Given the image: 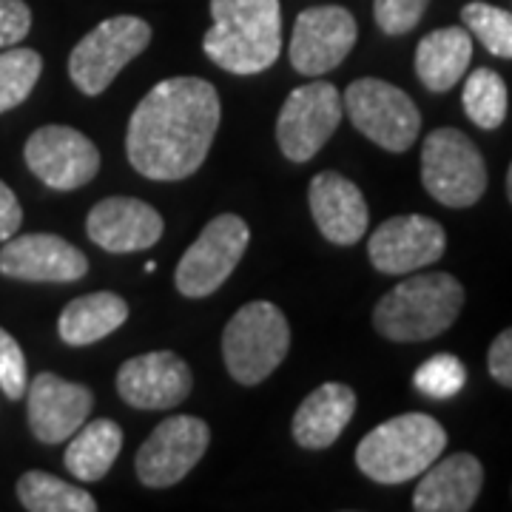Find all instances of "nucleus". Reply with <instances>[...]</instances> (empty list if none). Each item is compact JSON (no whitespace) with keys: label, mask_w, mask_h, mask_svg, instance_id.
Returning <instances> with one entry per match:
<instances>
[{"label":"nucleus","mask_w":512,"mask_h":512,"mask_svg":"<svg viewBox=\"0 0 512 512\" xmlns=\"http://www.w3.org/2000/svg\"><path fill=\"white\" fill-rule=\"evenodd\" d=\"M461 103L467 117L484 131H495L507 120V109H510V94H507V83L504 77L493 69H476L467 74L464 83V94Z\"/></svg>","instance_id":"a878e982"},{"label":"nucleus","mask_w":512,"mask_h":512,"mask_svg":"<svg viewBox=\"0 0 512 512\" xmlns=\"http://www.w3.org/2000/svg\"><path fill=\"white\" fill-rule=\"evenodd\" d=\"M20 225H23V208H20L15 191L0 180V242L15 237Z\"/></svg>","instance_id":"72a5a7b5"},{"label":"nucleus","mask_w":512,"mask_h":512,"mask_svg":"<svg viewBox=\"0 0 512 512\" xmlns=\"http://www.w3.org/2000/svg\"><path fill=\"white\" fill-rule=\"evenodd\" d=\"M342 106L348 111L350 123L384 151L402 154L419 137L421 114L416 103L407 97V92L387 80H353L348 92L342 94Z\"/></svg>","instance_id":"6e6552de"},{"label":"nucleus","mask_w":512,"mask_h":512,"mask_svg":"<svg viewBox=\"0 0 512 512\" xmlns=\"http://www.w3.org/2000/svg\"><path fill=\"white\" fill-rule=\"evenodd\" d=\"M421 183L447 208H470L487 191V165L458 128H436L421 146Z\"/></svg>","instance_id":"423d86ee"},{"label":"nucleus","mask_w":512,"mask_h":512,"mask_svg":"<svg viewBox=\"0 0 512 512\" xmlns=\"http://www.w3.org/2000/svg\"><path fill=\"white\" fill-rule=\"evenodd\" d=\"M163 217L154 205L134 197H106L94 205L86 220V234L109 254L148 251L163 237Z\"/></svg>","instance_id":"a211bd4d"},{"label":"nucleus","mask_w":512,"mask_h":512,"mask_svg":"<svg viewBox=\"0 0 512 512\" xmlns=\"http://www.w3.org/2000/svg\"><path fill=\"white\" fill-rule=\"evenodd\" d=\"M461 23L490 55L512 60V12L476 0L461 9Z\"/></svg>","instance_id":"cd10ccee"},{"label":"nucleus","mask_w":512,"mask_h":512,"mask_svg":"<svg viewBox=\"0 0 512 512\" xmlns=\"http://www.w3.org/2000/svg\"><path fill=\"white\" fill-rule=\"evenodd\" d=\"M487 367H490V376L495 382L512 387V328L495 336L490 353H487Z\"/></svg>","instance_id":"473e14b6"},{"label":"nucleus","mask_w":512,"mask_h":512,"mask_svg":"<svg viewBox=\"0 0 512 512\" xmlns=\"http://www.w3.org/2000/svg\"><path fill=\"white\" fill-rule=\"evenodd\" d=\"M128 319V305L123 296L111 291L86 293L72 299L60 319H57V333L66 345L72 348H86L100 339L120 330Z\"/></svg>","instance_id":"5701e85b"},{"label":"nucleus","mask_w":512,"mask_h":512,"mask_svg":"<svg viewBox=\"0 0 512 512\" xmlns=\"http://www.w3.org/2000/svg\"><path fill=\"white\" fill-rule=\"evenodd\" d=\"M23 160L37 180L55 191H74L92 183L100 171V151L72 126H43L26 140Z\"/></svg>","instance_id":"f8f14e48"},{"label":"nucleus","mask_w":512,"mask_h":512,"mask_svg":"<svg viewBox=\"0 0 512 512\" xmlns=\"http://www.w3.org/2000/svg\"><path fill=\"white\" fill-rule=\"evenodd\" d=\"M311 200V214L319 234L333 242V245H356L367 234V211L365 194L359 185L350 183L348 177L336 171H322L311 180L308 188Z\"/></svg>","instance_id":"6ab92c4d"},{"label":"nucleus","mask_w":512,"mask_h":512,"mask_svg":"<svg viewBox=\"0 0 512 512\" xmlns=\"http://www.w3.org/2000/svg\"><path fill=\"white\" fill-rule=\"evenodd\" d=\"M89 274L86 254L57 234H15L0 248V276L20 282H77Z\"/></svg>","instance_id":"dca6fc26"},{"label":"nucleus","mask_w":512,"mask_h":512,"mask_svg":"<svg viewBox=\"0 0 512 512\" xmlns=\"http://www.w3.org/2000/svg\"><path fill=\"white\" fill-rule=\"evenodd\" d=\"M220 114V94L202 77L157 83L128 120V163L154 183L191 177L211 151Z\"/></svg>","instance_id":"f257e3e1"},{"label":"nucleus","mask_w":512,"mask_h":512,"mask_svg":"<svg viewBox=\"0 0 512 512\" xmlns=\"http://www.w3.org/2000/svg\"><path fill=\"white\" fill-rule=\"evenodd\" d=\"M18 498L23 510L29 512H94L97 501L92 493L74 487L63 478L29 470L18 478Z\"/></svg>","instance_id":"393cba45"},{"label":"nucleus","mask_w":512,"mask_h":512,"mask_svg":"<svg viewBox=\"0 0 512 512\" xmlns=\"http://www.w3.org/2000/svg\"><path fill=\"white\" fill-rule=\"evenodd\" d=\"M356 37L359 26L345 6H311L293 23L291 66L305 77L333 72L353 52Z\"/></svg>","instance_id":"ddd939ff"},{"label":"nucleus","mask_w":512,"mask_h":512,"mask_svg":"<svg viewBox=\"0 0 512 512\" xmlns=\"http://www.w3.org/2000/svg\"><path fill=\"white\" fill-rule=\"evenodd\" d=\"M447 248V234L439 222L421 214H404L384 220L367 242L370 265L379 274H413L436 265Z\"/></svg>","instance_id":"4468645a"},{"label":"nucleus","mask_w":512,"mask_h":512,"mask_svg":"<svg viewBox=\"0 0 512 512\" xmlns=\"http://www.w3.org/2000/svg\"><path fill=\"white\" fill-rule=\"evenodd\" d=\"M26 402L35 439L43 444H60L72 439L86 424L94 396L86 384L66 382L57 373H37L26 387Z\"/></svg>","instance_id":"f3484780"},{"label":"nucleus","mask_w":512,"mask_h":512,"mask_svg":"<svg viewBox=\"0 0 512 512\" xmlns=\"http://www.w3.org/2000/svg\"><path fill=\"white\" fill-rule=\"evenodd\" d=\"M248 242H251V228L242 217L237 214L214 217L180 259L174 271L177 291L188 299H205L220 291L225 279L234 274Z\"/></svg>","instance_id":"1a4fd4ad"},{"label":"nucleus","mask_w":512,"mask_h":512,"mask_svg":"<svg viewBox=\"0 0 512 512\" xmlns=\"http://www.w3.org/2000/svg\"><path fill=\"white\" fill-rule=\"evenodd\" d=\"M507 197H510L512 202V165H510V171H507Z\"/></svg>","instance_id":"f704fd0d"},{"label":"nucleus","mask_w":512,"mask_h":512,"mask_svg":"<svg viewBox=\"0 0 512 512\" xmlns=\"http://www.w3.org/2000/svg\"><path fill=\"white\" fill-rule=\"evenodd\" d=\"M342 92L333 83H308L288 94L276 117V143L291 163L313 160L342 123Z\"/></svg>","instance_id":"9d476101"},{"label":"nucleus","mask_w":512,"mask_h":512,"mask_svg":"<svg viewBox=\"0 0 512 512\" xmlns=\"http://www.w3.org/2000/svg\"><path fill=\"white\" fill-rule=\"evenodd\" d=\"M447 447V433L427 413H404L370 430L356 447V467L376 484L419 478Z\"/></svg>","instance_id":"20e7f679"},{"label":"nucleus","mask_w":512,"mask_h":512,"mask_svg":"<svg viewBox=\"0 0 512 512\" xmlns=\"http://www.w3.org/2000/svg\"><path fill=\"white\" fill-rule=\"evenodd\" d=\"M356 413V393L348 384L325 382L293 413V439L305 450H328Z\"/></svg>","instance_id":"412c9836"},{"label":"nucleus","mask_w":512,"mask_h":512,"mask_svg":"<svg viewBox=\"0 0 512 512\" xmlns=\"http://www.w3.org/2000/svg\"><path fill=\"white\" fill-rule=\"evenodd\" d=\"M194 387L191 367L171 350L134 356L117 370V393L134 410H171Z\"/></svg>","instance_id":"2eb2a0df"},{"label":"nucleus","mask_w":512,"mask_h":512,"mask_svg":"<svg viewBox=\"0 0 512 512\" xmlns=\"http://www.w3.org/2000/svg\"><path fill=\"white\" fill-rule=\"evenodd\" d=\"M430 0H373V18L384 35L399 37L413 32L427 12Z\"/></svg>","instance_id":"c756f323"},{"label":"nucleus","mask_w":512,"mask_h":512,"mask_svg":"<svg viewBox=\"0 0 512 512\" xmlns=\"http://www.w3.org/2000/svg\"><path fill=\"white\" fill-rule=\"evenodd\" d=\"M211 444L208 424L197 416H168L143 441L134 456L137 478L151 490H165L180 484L205 456Z\"/></svg>","instance_id":"9b49d317"},{"label":"nucleus","mask_w":512,"mask_h":512,"mask_svg":"<svg viewBox=\"0 0 512 512\" xmlns=\"http://www.w3.org/2000/svg\"><path fill=\"white\" fill-rule=\"evenodd\" d=\"M43 72V57L35 49L9 46L0 52V114L18 109L35 92Z\"/></svg>","instance_id":"bb28decb"},{"label":"nucleus","mask_w":512,"mask_h":512,"mask_svg":"<svg viewBox=\"0 0 512 512\" xmlns=\"http://www.w3.org/2000/svg\"><path fill=\"white\" fill-rule=\"evenodd\" d=\"M464 308V288L453 274H416L379 299L373 328L390 342H427L450 328Z\"/></svg>","instance_id":"7ed1b4c3"},{"label":"nucleus","mask_w":512,"mask_h":512,"mask_svg":"<svg viewBox=\"0 0 512 512\" xmlns=\"http://www.w3.org/2000/svg\"><path fill=\"white\" fill-rule=\"evenodd\" d=\"M291 328L274 302L256 299L242 305L222 333V359L231 379L245 387L265 382L285 362Z\"/></svg>","instance_id":"39448f33"},{"label":"nucleus","mask_w":512,"mask_h":512,"mask_svg":"<svg viewBox=\"0 0 512 512\" xmlns=\"http://www.w3.org/2000/svg\"><path fill=\"white\" fill-rule=\"evenodd\" d=\"M473 35L464 26H447L421 37L416 46V74L427 92H450L470 69Z\"/></svg>","instance_id":"4be33fe9"},{"label":"nucleus","mask_w":512,"mask_h":512,"mask_svg":"<svg viewBox=\"0 0 512 512\" xmlns=\"http://www.w3.org/2000/svg\"><path fill=\"white\" fill-rule=\"evenodd\" d=\"M214 26L202 37V52L231 74H262L282 52L279 0H211Z\"/></svg>","instance_id":"f03ea898"},{"label":"nucleus","mask_w":512,"mask_h":512,"mask_svg":"<svg viewBox=\"0 0 512 512\" xmlns=\"http://www.w3.org/2000/svg\"><path fill=\"white\" fill-rule=\"evenodd\" d=\"M467 382V370L461 365V359L453 353H439L430 356L424 365L413 373V384L421 396L427 399H453L456 393H461V387Z\"/></svg>","instance_id":"c85d7f7f"},{"label":"nucleus","mask_w":512,"mask_h":512,"mask_svg":"<svg viewBox=\"0 0 512 512\" xmlns=\"http://www.w3.org/2000/svg\"><path fill=\"white\" fill-rule=\"evenodd\" d=\"M32 32V9L23 0H0V46H18Z\"/></svg>","instance_id":"2f4dec72"},{"label":"nucleus","mask_w":512,"mask_h":512,"mask_svg":"<svg viewBox=\"0 0 512 512\" xmlns=\"http://www.w3.org/2000/svg\"><path fill=\"white\" fill-rule=\"evenodd\" d=\"M484 487V467L470 453L436 458L413 493V510L419 512H467L473 510Z\"/></svg>","instance_id":"aec40b11"},{"label":"nucleus","mask_w":512,"mask_h":512,"mask_svg":"<svg viewBox=\"0 0 512 512\" xmlns=\"http://www.w3.org/2000/svg\"><path fill=\"white\" fill-rule=\"evenodd\" d=\"M151 43V26L134 15H117L97 23L69 55V77L89 97L109 89L114 77L126 69Z\"/></svg>","instance_id":"0eeeda50"},{"label":"nucleus","mask_w":512,"mask_h":512,"mask_svg":"<svg viewBox=\"0 0 512 512\" xmlns=\"http://www.w3.org/2000/svg\"><path fill=\"white\" fill-rule=\"evenodd\" d=\"M123 450V430L111 419H94L83 424L66 447L63 464L80 481H100L109 476Z\"/></svg>","instance_id":"b1692460"},{"label":"nucleus","mask_w":512,"mask_h":512,"mask_svg":"<svg viewBox=\"0 0 512 512\" xmlns=\"http://www.w3.org/2000/svg\"><path fill=\"white\" fill-rule=\"evenodd\" d=\"M29 376H26V356L20 350L18 339L9 330L0 328V390L6 399L18 402L26 396Z\"/></svg>","instance_id":"7c9ffc66"}]
</instances>
